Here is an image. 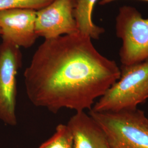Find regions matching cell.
Wrapping results in <instances>:
<instances>
[{
	"instance_id": "cell-6",
	"label": "cell",
	"mask_w": 148,
	"mask_h": 148,
	"mask_svg": "<svg viewBox=\"0 0 148 148\" xmlns=\"http://www.w3.org/2000/svg\"><path fill=\"white\" fill-rule=\"evenodd\" d=\"M76 0H54L36 11L35 31L45 40L79 32L74 16Z\"/></svg>"
},
{
	"instance_id": "cell-8",
	"label": "cell",
	"mask_w": 148,
	"mask_h": 148,
	"mask_svg": "<svg viewBox=\"0 0 148 148\" xmlns=\"http://www.w3.org/2000/svg\"><path fill=\"white\" fill-rule=\"evenodd\" d=\"M66 125L72 134L73 148H110L105 133L85 111L76 112Z\"/></svg>"
},
{
	"instance_id": "cell-12",
	"label": "cell",
	"mask_w": 148,
	"mask_h": 148,
	"mask_svg": "<svg viewBox=\"0 0 148 148\" xmlns=\"http://www.w3.org/2000/svg\"><path fill=\"white\" fill-rule=\"evenodd\" d=\"M117 0H101L99 2V5H106L107 4H109L110 3H111L112 2L115 1ZM142 1H148V0H142Z\"/></svg>"
},
{
	"instance_id": "cell-4",
	"label": "cell",
	"mask_w": 148,
	"mask_h": 148,
	"mask_svg": "<svg viewBox=\"0 0 148 148\" xmlns=\"http://www.w3.org/2000/svg\"><path fill=\"white\" fill-rule=\"evenodd\" d=\"M117 37L122 40V65H130L148 58V18L132 6L120 8L116 18Z\"/></svg>"
},
{
	"instance_id": "cell-10",
	"label": "cell",
	"mask_w": 148,
	"mask_h": 148,
	"mask_svg": "<svg viewBox=\"0 0 148 148\" xmlns=\"http://www.w3.org/2000/svg\"><path fill=\"white\" fill-rule=\"evenodd\" d=\"M37 148H73L72 134L67 125H58L53 136Z\"/></svg>"
},
{
	"instance_id": "cell-3",
	"label": "cell",
	"mask_w": 148,
	"mask_h": 148,
	"mask_svg": "<svg viewBox=\"0 0 148 148\" xmlns=\"http://www.w3.org/2000/svg\"><path fill=\"white\" fill-rule=\"evenodd\" d=\"M88 114L105 133L110 148H148V118L142 110Z\"/></svg>"
},
{
	"instance_id": "cell-9",
	"label": "cell",
	"mask_w": 148,
	"mask_h": 148,
	"mask_svg": "<svg viewBox=\"0 0 148 148\" xmlns=\"http://www.w3.org/2000/svg\"><path fill=\"white\" fill-rule=\"evenodd\" d=\"M98 0H76L74 16L79 34L91 39L98 40L105 30L98 27L92 20V13Z\"/></svg>"
},
{
	"instance_id": "cell-2",
	"label": "cell",
	"mask_w": 148,
	"mask_h": 148,
	"mask_svg": "<svg viewBox=\"0 0 148 148\" xmlns=\"http://www.w3.org/2000/svg\"><path fill=\"white\" fill-rule=\"evenodd\" d=\"M148 99V58L122 65L119 79L92 108L95 112H114L137 109Z\"/></svg>"
},
{
	"instance_id": "cell-13",
	"label": "cell",
	"mask_w": 148,
	"mask_h": 148,
	"mask_svg": "<svg viewBox=\"0 0 148 148\" xmlns=\"http://www.w3.org/2000/svg\"><path fill=\"white\" fill-rule=\"evenodd\" d=\"M0 35H1V31H0Z\"/></svg>"
},
{
	"instance_id": "cell-5",
	"label": "cell",
	"mask_w": 148,
	"mask_h": 148,
	"mask_svg": "<svg viewBox=\"0 0 148 148\" xmlns=\"http://www.w3.org/2000/svg\"><path fill=\"white\" fill-rule=\"evenodd\" d=\"M21 64L20 48L2 41L0 45V121L12 126L17 124L16 76Z\"/></svg>"
},
{
	"instance_id": "cell-11",
	"label": "cell",
	"mask_w": 148,
	"mask_h": 148,
	"mask_svg": "<svg viewBox=\"0 0 148 148\" xmlns=\"http://www.w3.org/2000/svg\"><path fill=\"white\" fill-rule=\"evenodd\" d=\"M54 0H0V12L9 9L23 8L38 10Z\"/></svg>"
},
{
	"instance_id": "cell-1",
	"label": "cell",
	"mask_w": 148,
	"mask_h": 148,
	"mask_svg": "<svg viewBox=\"0 0 148 148\" xmlns=\"http://www.w3.org/2000/svg\"><path fill=\"white\" fill-rule=\"evenodd\" d=\"M120 76V68L79 32L45 40L24 73L28 99L54 114L91 110Z\"/></svg>"
},
{
	"instance_id": "cell-7",
	"label": "cell",
	"mask_w": 148,
	"mask_h": 148,
	"mask_svg": "<svg viewBox=\"0 0 148 148\" xmlns=\"http://www.w3.org/2000/svg\"><path fill=\"white\" fill-rule=\"evenodd\" d=\"M36 10L16 8L0 12L1 36L18 47H30L38 36L35 31Z\"/></svg>"
}]
</instances>
